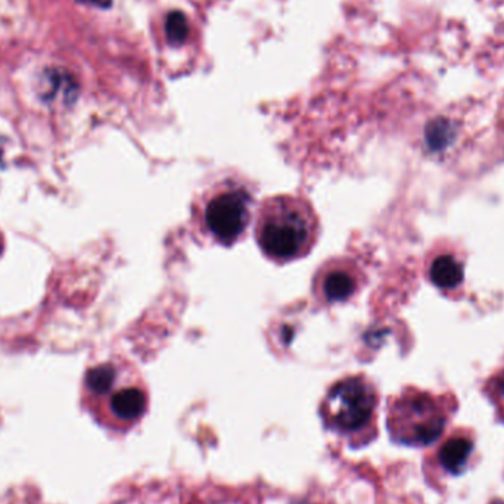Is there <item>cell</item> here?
<instances>
[{
  "mask_svg": "<svg viewBox=\"0 0 504 504\" xmlns=\"http://www.w3.org/2000/svg\"><path fill=\"white\" fill-rule=\"evenodd\" d=\"M319 235L320 221L304 196H271L257 213L255 239L273 263L303 259L314 248Z\"/></svg>",
  "mask_w": 504,
  "mask_h": 504,
  "instance_id": "cell-1",
  "label": "cell"
},
{
  "mask_svg": "<svg viewBox=\"0 0 504 504\" xmlns=\"http://www.w3.org/2000/svg\"><path fill=\"white\" fill-rule=\"evenodd\" d=\"M254 195L245 184L223 180L209 188L196 209V218L207 238L218 245L232 246L250 227Z\"/></svg>",
  "mask_w": 504,
  "mask_h": 504,
  "instance_id": "cell-2",
  "label": "cell"
},
{
  "mask_svg": "<svg viewBox=\"0 0 504 504\" xmlns=\"http://www.w3.org/2000/svg\"><path fill=\"white\" fill-rule=\"evenodd\" d=\"M375 388L362 375L346 376L332 385L323 413L328 423L342 432H355L371 421L375 412Z\"/></svg>",
  "mask_w": 504,
  "mask_h": 504,
  "instance_id": "cell-3",
  "label": "cell"
},
{
  "mask_svg": "<svg viewBox=\"0 0 504 504\" xmlns=\"http://www.w3.org/2000/svg\"><path fill=\"white\" fill-rule=\"evenodd\" d=\"M388 422L392 437L407 446L431 444L444 428V416L432 398L416 392L406 394L392 405Z\"/></svg>",
  "mask_w": 504,
  "mask_h": 504,
  "instance_id": "cell-4",
  "label": "cell"
},
{
  "mask_svg": "<svg viewBox=\"0 0 504 504\" xmlns=\"http://www.w3.org/2000/svg\"><path fill=\"white\" fill-rule=\"evenodd\" d=\"M360 278L359 267L353 260L346 257L329 260L316 271L312 294L326 305L346 303L359 292Z\"/></svg>",
  "mask_w": 504,
  "mask_h": 504,
  "instance_id": "cell-5",
  "label": "cell"
},
{
  "mask_svg": "<svg viewBox=\"0 0 504 504\" xmlns=\"http://www.w3.org/2000/svg\"><path fill=\"white\" fill-rule=\"evenodd\" d=\"M146 392L138 385L121 388L111 397V410L123 421H136L146 410Z\"/></svg>",
  "mask_w": 504,
  "mask_h": 504,
  "instance_id": "cell-6",
  "label": "cell"
},
{
  "mask_svg": "<svg viewBox=\"0 0 504 504\" xmlns=\"http://www.w3.org/2000/svg\"><path fill=\"white\" fill-rule=\"evenodd\" d=\"M431 279L438 288L453 289L462 284L463 266L451 255H441L431 266Z\"/></svg>",
  "mask_w": 504,
  "mask_h": 504,
  "instance_id": "cell-7",
  "label": "cell"
},
{
  "mask_svg": "<svg viewBox=\"0 0 504 504\" xmlns=\"http://www.w3.org/2000/svg\"><path fill=\"white\" fill-rule=\"evenodd\" d=\"M472 444L466 438H451L440 451V462L446 471L458 474L466 465L471 455Z\"/></svg>",
  "mask_w": 504,
  "mask_h": 504,
  "instance_id": "cell-8",
  "label": "cell"
},
{
  "mask_svg": "<svg viewBox=\"0 0 504 504\" xmlns=\"http://www.w3.org/2000/svg\"><path fill=\"white\" fill-rule=\"evenodd\" d=\"M118 371L114 364H100L93 367L86 375V385L93 394L104 396L113 389L115 380H117Z\"/></svg>",
  "mask_w": 504,
  "mask_h": 504,
  "instance_id": "cell-9",
  "label": "cell"
},
{
  "mask_svg": "<svg viewBox=\"0 0 504 504\" xmlns=\"http://www.w3.org/2000/svg\"><path fill=\"white\" fill-rule=\"evenodd\" d=\"M456 138V125L446 118L431 121L426 127V143L432 150L446 149Z\"/></svg>",
  "mask_w": 504,
  "mask_h": 504,
  "instance_id": "cell-10",
  "label": "cell"
},
{
  "mask_svg": "<svg viewBox=\"0 0 504 504\" xmlns=\"http://www.w3.org/2000/svg\"><path fill=\"white\" fill-rule=\"evenodd\" d=\"M167 38L173 45H180L188 38V20L182 13H171L166 24Z\"/></svg>",
  "mask_w": 504,
  "mask_h": 504,
  "instance_id": "cell-11",
  "label": "cell"
},
{
  "mask_svg": "<svg viewBox=\"0 0 504 504\" xmlns=\"http://www.w3.org/2000/svg\"><path fill=\"white\" fill-rule=\"evenodd\" d=\"M79 2L93 4V6H98V8H108L113 4V0H79Z\"/></svg>",
  "mask_w": 504,
  "mask_h": 504,
  "instance_id": "cell-12",
  "label": "cell"
},
{
  "mask_svg": "<svg viewBox=\"0 0 504 504\" xmlns=\"http://www.w3.org/2000/svg\"><path fill=\"white\" fill-rule=\"evenodd\" d=\"M501 389H503L504 392V376H503V380H501Z\"/></svg>",
  "mask_w": 504,
  "mask_h": 504,
  "instance_id": "cell-13",
  "label": "cell"
},
{
  "mask_svg": "<svg viewBox=\"0 0 504 504\" xmlns=\"http://www.w3.org/2000/svg\"><path fill=\"white\" fill-rule=\"evenodd\" d=\"M494 504H503V503H494Z\"/></svg>",
  "mask_w": 504,
  "mask_h": 504,
  "instance_id": "cell-14",
  "label": "cell"
},
{
  "mask_svg": "<svg viewBox=\"0 0 504 504\" xmlns=\"http://www.w3.org/2000/svg\"><path fill=\"white\" fill-rule=\"evenodd\" d=\"M0 251H2V248H0Z\"/></svg>",
  "mask_w": 504,
  "mask_h": 504,
  "instance_id": "cell-15",
  "label": "cell"
}]
</instances>
